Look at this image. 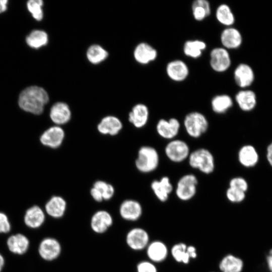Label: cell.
<instances>
[{
    "mask_svg": "<svg viewBox=\"0 0 272 272\" xmlns=\"http://www.w3.org/2000/svg\"><path fill=\"white\" fill-rule=\"evenodd\" d=\"M49 101L47 92L42 88L31 86L24 90L19 98V105L25 111L38 115L42 113Z\"/></svg>",
    "mask_w": 272,
    "mask_h": 272,
    "instance_id": "obj_1",
    "label": "cell"
},
{
    "mask_svg": "<svg viewBox=\"0 0 272 272\" xmlns=\"http://www.w3.org/2000/svg\"><path fill=\"white\" fill-rule=\"evenodd\" d=\"M189 165L206 174L212 173L215 169L214 157L208 150L200 148L190 153L188 157Z\"/></svg>",
    "mask_w": 272,
    "mask_h": 272,
    "instance_id": "obj_2",
    "label": "cell"
},
{
    "mask_svg": "<svg viewBox=\"0 0 272 272\" xmlns=\"http://www.w3.org/2000/svg\"><path fill=\"white\" fill-rule=\"evenodd\" d=\"M159 163V156L157 150L150 146H143L138 152L135 165L140 172L147 173L156 170Z\"/></svg>",
    "mask_w": 272,
    "mask_h": 272,
    "instance_id": "obj_3",
    "label": "cell"
},
{
    "mask_svg": "<svg viewBox=\"0 0 272 272\" xmlns=\"http://www.w3.org/2000/svg\"><path fill=\"white\" fill-rule=\"evenodd\" d=\"M183 125L187 134L193 138H198L205 133L209 127L206 116L198 112L187 114L183 120Z\"/></svg>",
    "mask_w": 272,
    "mask_h": 272,
    "instance_id": "obj_4",
    "label": "cell"
},
{
    "mask_svg": "<svg viewBox=\"0 0 272 272\" xmlns=\"http://www.w3.org/2000/svg\"><path fill=\"white\" fill-rule=\"evenodd\" d=\"M198 180L192 174L182 176L178 181L175 194L181 200L188 201L192 198L196 194Z\"/></svg>",
    "mask_w": 272,
    "mask_h": 272,
    "instance_id": "obj_5",
    "label": "cell"
},
{
    "mask_svg": "<svg viewBox=\"0 0 272 272\" xmlns=\"http://www.w3.org/2000/svg\"><path fill=\"white\" fill-rule=\"evenodd\" d=\"M148 232L141 227H134L130 229L126 234L125 242L127 246L134 251L146 249L150 243Z\"/></svg>",
    "mask_w": 272,
    "mask_h": 272,
    "instance_id": "obj_6",
    "label": "cell"
},
{
    "mask_svg": "<svg viewBox=\"0 0 272 272\" xmlns=\"http://www.w3.org/2000/svg\"><path fill=\"white\" fill-rule=\"evenodd\" d=\"M165 153L172 162L179 163L188 158L190 150L185 142L180 140H173L166 146Z\"/></svg>",
    "mask_w": 272,
    "mask_h": 272,
    "instance_id": "obj_7",
    "label": "cell"
},
{
    "mask_svg": "<svg viewBox=\"0 0 272 272\" xmlns=\"http://www.w3.org/2000/svg\"><path fill=\"white\" fill-rule=\"evenodd\" d=\"M38 253L44 260L51 261L56 259L61 254L62 247L59 241L53 237H46L40 242Z\"/></svg>",
    "mask_w": 272,
    "mask_h": 272,
    "instance_id": "obj_8",
    "label": "cell"
},
{
    "mask_svg": "<svg viewBox=\"0 0 272 272\" xmlns=\"http://www.w3.org/2000/svg\"><path fill=\"white\" fill-rule=\"evenodd\" d=\"M113 224V218L109 212L100 210L96 211L91 218L90 225L95 233L102 234L107 232Z\"/></svg>",
    "mask_w": 272,
    "mask_h": 272,
    "instance_id": "obj_9",
    "label": "cell"
},
{
    "mask_svg": "<svg viewBox=\"0 0 272 272\" xmlns=\"http://www.w3.org/2000/svg\"><path fill=\"white\" fill-rule=\"evenodd\" d=\"M119 213L122 219L128 222L139 220L143 214L141 203L133 199H126L120 205Z\"/></svg>",
    "mask_w": 272,
    "mask_h": 272,
    "instance_id": "obj_10",
    "label": "cell"
},
{
    "mask_svg": "<svg viewBox=\"0 0 272 272\" xmlns=\"http://www.w3.org/2000/svg\"><path fill=\"white\" fill-rule=\"evenodd\" d=\"M210 65L217 72L226 71L231 65V59L228 51L222 47L214 48L210 53Z\"/></svg>",
    "mask_w": 272,
    "mask_h": 272,
    "instance_id": "obj_11",
    "label": "cell"
},
{
    "mask_svg": "<svg viewBox=\"0 0 272 272\" xmlns=\"http://www.w3.org/2000/svg\"><path fill=\"white\" fill-rule=\"evenodd\" d=\"M64 135L63 129L58 125H55L46 129L41 134L40 140L43 145L56 149L61 145Z\"/></svg>",
    "mask_w": 272,
    "mask_h": 272,
    "instance_id": "obj_12",
    "label": "cell"
},
{
    "mask_svg": "<svg viewBox=\"0 0 272 272\" xmlns=\"http://www.w3.org/2000/svg\"><path fill=\"white\" fill-rule=\"evenodd\" d=\"M146 254L149 260L160 263L167 258L169 251L165 243L160 240L150 241L146 248Z\"/></svg>",
    "mask_w": 272,
    "mask_h": 272,
    "instance_id": "obj_13",
    "label": "cell"
},
{
    "mask_svg": "<svg viewBox=\"0 0 272 272\" xmlns=\"http://www.w3.org/2000/svg\"><path fill=\"white\" fill-rule=\"evenodd\" d=\"M180 127L179 121L175 118H171L168 120L161 119L156 125V130L158 134L167 140H172L176 137Z\"/></svg>",
    "mask_w": 272,
    "mask_h": 272,
    "instance_id": "obj_14",
    "label": "cell"
},
{
    "mask_svg": "<svg viewBox=\"0 0 272 272\" xmlns=\"http://www.w3.org/2000/svg\"><path fill=\"white\" fill-rule=\"evenodd\" d=\"M49 115L52 122L59 126L70 121L71 118V111L66 103L58 102L52 105Z\"/></svg>",
    "mask_w": 272,
    "mask_h": 272,
    "instance_id": "obj_15",
    "label": "cell"
},
{
    "mask_svg": "<svg viewBox=\"0 0 272 272\" xmlns=\"http://www.w3.org/2000/svg\"><path fill=\"white\" fill-rule=\"evenodd\" d=\"M66 202L60 196H52L46 203L45 210L47 215L54 219L63 217L66 210Z\"/></svg>",
    "mask_w": 272,
    "mask_h": 272,
    "instance_id": "obj_16",
    "label": "cell"
},
{
    "mask_svg": "<svg viewBox=\"0 0 272 272\" xmlns=\"http://www.w3.org/2000/svg\"><path fill=\"white\" fill-rule=\"evenodd\" d=\"M259 158L257 150L251 145L243 146L238 151V161L241 165L246 168H251L256 165Z\"/></svg>",
    "mask_w": 272,
    "mask_h": 272,
    "instance_id": "obj_17",
    "label": "cell"
},
{
    "mask_svg": "<svg viewBox=\"0 0 272 272\" xmlns=\"http://www.w3.org/2000/svg\"><path fill=\"white\" fill-rule=\"evenodd\" d=\"M151 186L156 197L161 202L166 201L173 191V186L167 176H164L160 180H154Z\"/></svg>",
    "mask_w": 272,
    "mask_h": 272,
    "instance_id": "obj_18",
    "label": "cell"
},
{
    "mask_svg": "<svg viewBox=\"0 0 272 272\" xmlns=\"http://www.w3.org/2000/svg\"><path fill=\"white\" fill-rule=\"evenodd\" d=\"M24 220L27 227L32 229L38 228L44 223L45 215L40 207L33 206L26 211Z\"/></svg>",
    "mask_w": 272,
    "mask_h": 272,
    "instance_id": "obj_19",
    "label": "cell"
},
{
    "mask_svg": "<svg viewBox=\"0 0 272 272\" xmlns=\"http://www.w3.org/2000/svg\"><path fill=\"white\" fill-rule=\"evenodd\" d=\"M166 72L171 80L179 82L184 80L187 78L189 70L184 62L181 60H175L168 63Z\"/></svg>",
    "mask_w": 272,
    "mask_h": 272,
    "instance_id": "obj_20",
    "label": "cell"
},
{
    "mask_svg": "<svg viewBox=\"0 0 272 272\" xmlns=\"http://www.w3.org/2000/svg\"><path fill=\"white\" fill-rule=\"evenodd\" d=\"M122 128V124L120 119L112 115L103 118L97 126L100 133L110 135H116Z\"/></svg>",
    "mask_w": 272,
    "mask_h": 272,
    "instance_id": "obj_21",
    "label": "cell"
},
{
    "mask_svg": "<svg viewBox=\"0 0 272 272\" xmlns=\"http://www.w3.org/2000/svg\"><path fill=\"white\" fill-rule=\"evenodd\" d=\"M149 112L148 107L143 104L134 106L129 113L128 120L135 127H144L149 119Z\"/></svg>",
    "mask_w": 272,
    "mask_h": 272,
    "instance_id": "obj_22",
    "label": "cell"
},
{
    "mask_svg": "<svg viewBox=\"0 0 272 272\" xmlns=\"http://www.w3.org/2000/svg\"><path fill=\"white\" fill-rule=\"evenodd\" d=\"M7 245L11 252L22 255L28 250L29 241L24 235L18 233L11 235L8 238Z\"/></svg>",
    "mask_w": 272,
    "mask_h": 272,
    "instance_id": "obj_23",
    "label": "cell"
},
{
    "mask_svg": "<svg viewBox=\"0 0 272 272\" xmlns=\"http://www.w3.org/2000/svg\"><path fill=\"white\" fill-rule=\"evenodd\" d=\"M133 55L137 62L145 64L156 58L157 52L149 44L146 43H141L135 48Z\"/></svg>",
    "mask_w": 272,
    "mask_h": 272,
    "instance_id": "obj_24",
    "label": "cell"
},
{
    "mask_svg": "<svg viewBox=\"0 0 272 272\" xmlns=\"http://www.w3.org/2000/svg\"><path fill=\"white\" fill-rule=\"evenodd\" d=\"M244 262L239 257L228 254L220 260L219 268L221 272H242Z\"/></svg>",
    "mask_w": 272,
    "mask_h": 272,
    "instance_id": "obj_25",
    "label": "cell"
},
{
    "mask_svg": "<svg viewBox=\"0 0 272 272\" xmlns=\"http://www.w3.org/2000/svg\"><path fill=\"white\" fill-rule=\"evenodd\" d=\"M254 73L247 64H240L234 71V79L237 85L241 88L250 86L254 80Z\"/></svg>",
    "mask_w": 272,
    "mask_h": 272,
    "instance_id": "obj_26",
    "label": "cell"
},
{
    "mask_svg": "<svg viewBox=\"0 0 272 272\" xmlns=\"http://www.w3.org/2000/svg\"><path fill=\"white\" fill-rule=\"evenodd\" d=\"M242 40L240 33L234 28H226L221 33V43L227 48L234 49L238 48L241 44Z\"/></svg>",
    "mask_w": 272,
    "mask_h": 272,
    "instance_id": "obj_27",
    "label": "cell"
},
{
    "mask_svg": "<svg viewBox=\"0 0 272 272\" xmlns=\"http://www.w3.org/2000/svg\"><path fill=\"white\" fill-rule=\"evenodd\" d=\"M235 99L240 108L244 111L252 110L256 104L255 94L250 90L239 91L236 94Z\"/></svg>",
    "mask_w": 272,
    "mask_h": 272,
    "instance_id": "obj_28",
    "label": "cell"
},
{
    "mask_svg": "<svg viewBox=\"0 0 272 272\" xmlns=\"http://www.w3.org/2000/svg\"><path fill=\"white\" fill-rule=\"evenodd\" d=\"M232 105V99L230 96L226 94L216 96L211 101L213 110L218 114L225 113Z\"/></svg>",
    "mask_w": 272,
    "mask_h": 272,
    "instance_id": "obj_29",
    "label": "cell"
},
{
    "mask_svg": "<svg viewBox=\"0 0 272 272\" xmlns=\"http://www.w3.org/2000/svg\"><path fill=\"white\" fill-rule=\"evenodd\" d=\"M206 48V44L200 40H188L183 46L184 54L190 57L196 58L201 56L202 52Z\"/></svg>",
    "mask_w": 272,
    "mask_h": 272,
    "instance_id": "obj_30",
    "label": "cell"
},
{
    "mask_svg": "<svg viewBox=\"0 0 272 272\" xmlns=\"http://www.w3.org/2000/svg\"><path fill=\"white\" fill-rule=\"evenodd\" d=\"M192 10L194 18L201 21L210 14V4L206 0H196L193 2Z\"/></svg>",
    "mask_w": 272,
    "mask_h": 272,
    "instance_id": "obj_31",
    "label": "cell"
},
{
    "mask_svg": "<svg viewBox=\"0 0 272 272\" xmlns=\"http://www.w3.org/2000/svg\"><path fill=\"white\" fill-rule=\"evenodd\" d=\"M88 60L93 64H98L104 61L108 56L107 51L97 44L90 46L86 53Z\"/></svg>",
    "mask_w": 272,
    "mask_h": 272,
    "instance_id": "obj_32",
    "label": "cell"
},
{
    "mask_svg": "<svg viewBox=\"0 0 272 272\" xmlns=\"http://www.w3.org/2000/svg\"><path fill=\"white\" fill-rule=\"evenodd\" d=\"M186 244L179 242L172 246L170 253L172 258L177 262L188 264L191 260L187 251Z\"/></svg>",
    "mask_w": 272,
    "mask_h": 272,
    "instance_id": "obj_33",
    "label": "cell"
},
{
    "mask_svg": "<svg viewBox=\"0 0 272 272\" xmlns=\"http://www.w3.org/2000/svg\"><path fill=\"white\" fill-rule=\"evenodd\" d=\"M26 42L31 47L38 48L47 44L48 35L42 30H34L26 38Z\"/></svg>",
    "mask_w": 272,
    "mask_h": 272,
    "instance_id": "obj_34",
    "label": "cell"
},
{
    "mask_svg": "<svg viewBox=\"0 0 272 272\" xmlns=\"http://www.w3.org/2000/svg\"><path fill=\"white\" fill-rule=\"evenodd\" d=\"M216 17L221 24L226 26L232 25L235 21L234 15L226 4H221L217 8Z\"/></svg>",
    "mask_w": 272,
    "mask_h": 272,
    "instance_id": "obj_35",
    "label": "cell"
},
{
    "mask_svg": "<svg viewBox=\"0 0 272 272\" xmlns=\"http://www.w3.org/2000/svg\"><path fill=\"white\" fill-rule=\"evenodd\" d=\"M94 187L97 189L101 193L103 199L108 200L113 196L114 193V188L113 186L105 181L98 180L96 181L94 184Z\"/></svg>",
    "mask_w": 272,
    "mask_h": 272,
    "instance_id": "obj_36",
    "label": "cell"
},
{
    "mask_svg": "<svg viewBox=\"0 0 272 272\" xmlns=\"http://www.w3.org/2000/svg\"><path fill=\"white\" fill-rule=\"evenodd\" d=\"M27 8L29 11L32 14L33 18L40 21L42 19L43 14L42 9L43 1L41 0H30L27 3Z\"/></svg>",
    "mask_w": 272,
    "mask_h": 272,
    "instance_id": "obj_37",
    "label": "cell"
},
{
    "mask_svg": "<svg viewBox=\"0 0 272 272\" xmlns=\"http://www.w3.org/2000/svg\"><path fill=\"white\" fill-rule=\"evenodd\" d=\"M226 197L231 202L238 203L242 202L246 197V192L234 188L229 187L226 192Z\"/></svg>",
    "mask_w": 272,
    "mask_h": 272,
    "instance_id": "obj_38",
    "label": "cell"
},
{
    "mask_svg": "<svg viewBox=\"0 0 272 272\" xmlns=\"http://www.w3.org/2000/svg\"><path fill=\"white\" fill-rule=\"evenodd\" d=\"M229 187L246 192L248 188V184L244 178L235 177L230 180Z\"/></svg>",
    "mask_w": 272,
    "mask_h": 272,
    "instance_id": "obj_39",
    "label": "cell"
},
{
    "mask_svg": "<svg viewBox=\"0 0 272 272\" xmlns=\"http://www.w3.org/2000/svg\"><path fill=\"white\" fill-rule=\"evenodd\" d=\"M136 270L137 272H158L155 263L149 260L140 261L137 265Z\"/></svg>",
    "mask_w": 272,
    "mask_h": 272,
    "instance_id": "obj_40",
    "label": "cell"
},
{
    "mask_svg": "<svg viewBox=\"0 0 272 272\" xmlns=\"http://www.w3.org/2000/svg\"><path fill=\"white\" fill-rule=\"evenodd\" d=\"M11 229V226L8 216L5 213L0 212V233H8Z\"/></svg>",
    "mask_w": 272,
    "mask_h": 272,
    "instance_id": "obj_41",
    "label": "cell"
},
{
    "mask_svg": "<svg viewBox=\"0 0 272 272\" xmlns=\"http://www.w3.org/2000/svg\"><path fill=\"white\" fill-rule=\"evenodd\" d=\"M90 194L92 198L97 202H101L103 200L102 196L100 191L96 188L93 187L90 190Z\"/></svg>",
    "mask_w": 272,
    "mask_h": 272,
    "instance_id": "obj_42",
    "label": "cell"
},
{
    "mask_svg": "<svg viewBox=\"0 0 272 272\" xmlns=\"http://www.w3.org/2000/svg\"><path fill=\"white\" fill-rule=\"evenodd\" d=\"M266 157L268 164L272 167V141L266 148Z\"/></svg>",
    "mask_w": 272,
    "mask_h": 272,
    "instance_id": "obj_43",
    "label": "cell"
},
{
    "mask_svg": "<svg viewBox=\"0 0 272 272\" xmlns=\"http://www.w3.org/2000/svg\"><path fill=\"white\" fill-rule=\"evenodd\" d=\"M187 251L190 259L195 258L197 257L196 249L194 246H187Z\"/></svg>",
    "mask_w": 272,
    "mask_h": 272,
    "instance_id": "obj_44",
    "label": "cell"
},
{
    "mask_svg": "<svg viewBox=\"0 0 272 272\" xmlns=\"http://www.w3.org/2000/svg\"><path fill=\"white\" fill-rule=\"evenodd\" d=\"M265 259L267 267L269 272H272V255L268 254Z\"/></svg>",
    "mask_w": 272,
    "mask_h": 272,
    "instance_id": "obj_45",
    "label": "cell"
},
{
    "mask_svg": "<svg viewBox=\"0 0 272 272\" xmlns=\"http://www.w3.org/2000/svg\"><path fill=\"white\" fill-rule=\"evenodd\" d=\"M7 0H0V13L5 12L7 10Z\"/></svg>",
    "mask_w": 272,
    "mask_h": 272,
    "instance_id": "obj_46",
    "label": "cell"
},
{
    "mask_svg": "<svg viewBox=\"0 0 272 272\" xmlns=\"http://www.w3.org/2000/svg\"><path fill=\"white\" fill-rule=\"evenodd\" d=\"M5 265V259L3 256L0 253V272L2 271Z\"/></svg>",
    "mask_w": 272,
    "mask_h": 272,
    "instance_id": "obj_47",
    "label": "cell"
}]
</instances>
